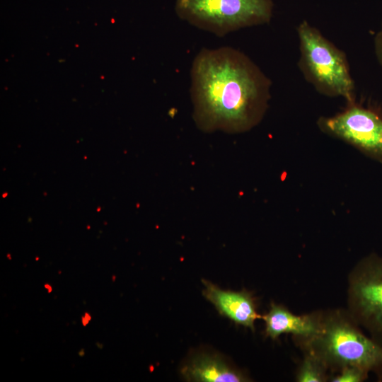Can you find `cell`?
I'll use <instances>...</instances> for the list:
<instances>
[{
  "instance_id": "obj_1",
  "label": "cell",
  "mask_w": 382,
  "mask_h": 382,
  "mask_svg": "<svg viewBox=\"0 0 382 382\" xmlns=\"http://www.w3.org/2000/svg\"><path fill=\"white\" fill-rule=\"evenodd\" d=\"M271 80L243 52L231 47L202 48L190 69L192 117L204 132H248L263 119Z\"/></svg>"
},
{
  "instance_id": "obj_2",
  "label": "cell",
  "mask_w": 382,
  "mask_h": 382,
  "mask_svg": "<svg viewBox=\"0 0 382 382\" xmlns=\"http://www.w3.org/2000/svg\"><path fill=\"white\" fill-rule=\"evenodd\" d=\"M303 343L328 368L354 366L382 374V342L364 335L349 313L322 316L318 332Z\"/></svg>"
},
{
  "instance_id": "obj_3",
  "label": "cell",
  "mask_w": 382,
  "mask_h": 382,
  "mask_svg": "<svg viewBox=\"0 0 382 382\" xmlns=\"http://www.w3.org/2000/svg\"><path fill=\"white\" fill-rule=\"evenodd\" d=\"M296 32L298 66L304 79L322 95L342 97L348 104L355 103V85L345 53L305 20Z\"/></svg>"
},
{
  "instance_id": "obj_4",
  "label": "cell",
  "mask_w": 382,
  "mask_h": 382,
  "mask_svg": "<svg viewBox=\"0 0 382 382\" xmlns=\"http://www.w3.org/2000/svg\"><path fill=\"white\" fill-rule=\"evenodd\" d=\"M273 8L272 0H176L175 4L178 18L217 37L268 23Z\"/></svg>"
},
{
  "instance_id": "obj_5",
  "label": "cell",
  "mask_w": 382,
  "mask_h": 382,
  "mask_svg": "<svg viewBox=\"0 0 382 382\" xmlns=\"http://www.w3.org/2000/svg\"><path fill=\"white\" fill-rule=\"evenodd\" d=\"M349 314L371 337L382 342V257L361 260L349 277Z\"/></svg>"
},
{
  "instance_id": "obj_6",
  "label": "cell",
  "mask_w": 382,
  "mask_h": 382,
  "mask_svg": "<svg viewBox=\"0 0 382 382\" xmlns=\"http://www.w3.org/2000/svg\"><path fill=\"white\" fill-rule=\"evenodd\" d=\"M318 128L382 163V115L355 103L331 117H320Z\"/></svg>"
},
{
  "instance_id": "obj_7",
  "label": "cell",
  "mask_w": 382,
  "mask_h": 382,
  "mask_svg": "<svg viewBox=\"0 0 382 382\" xmlns=\"http://www.w3.org/2000/svg\"><path fill=\"white\" fill-rule=\"evenodd\" d=\"M204 297L216 308L218 313L233 321L255 330V321L261 318L256 311L253 294L243 289L240 291L224 290L211 282L202 279Z\"/></svg>"
},
{
  "instance_id": "obj_8",
  "label": "cell",
  "mask_w": 382,
  "mask_h": 382,
  "mask_svg": "<svg viewBox=\"0 0 382 382\" xmlns=\"http://www.w3.org/2000/svg\"><path fill=\"white\" fill-rule=\"evenodd\" d=\"M261 318L265 323L266 337L275 340L282 335L291 334L303 342L318 332L322 316H297L284 306L272 303L269 311Z\"/></svg>"
},
{
  "instance_id": "obj_9",
  "label": "cell",
  "mask_w": 382,
  "mask_h": 382,
  "mask_svg": "<svg viewBox=\"0 0 382 382\" xmlns=\"http://www.w3.org/2000/svg\"><path fill=\"white\" fill-rule=\"evenodd\" d=\"M187 381L244 382L250 378L242 371L232 366L219 354L199 352L189 359L180 370Z\"/></svg>"
},
{
  "instance_id": "obj_10",
  "label": "cell",
  "mask_w": 382,
  "mask_h": 382,
  "mask_svg": "<svg viewBox=\"0 0 382 382\" xmlns=\"http://www.w3.org/2000/svg\"><path fill=\"white\" fill-rule=\"evenodd\" d=\"M325 363L315 354L307 352L296 374L298 382H324L328 380Z\"/></svg>"
},
{
  "instance_id": "obj_11",
  "label": "cell",
  "mask_w": 382,
  "mask_h": 382,
  "mask_svg": "<svg viewBox=\"0 0 382 382\" xmlns=\"http://www.w3.org/2000/svg\"><path fill=\"white\" fill-rule=\"evenodd\" d=\"M369 371L354 366H346L340 369V374L332 378V382H361L368 377Z\"/></svg>"
},
{
  "instance_id": "obj_12",
  "label": "cell",
  "mask_w": 382,
  "mask_h": 382,
  "mask_svg": "<svg viewBox=\"0 0 382 382\" xmlns=\"http://www.w3.org/2000/svg\"><path fill=\"white\" fill-rule=\"evenodd\" d=\"M374 52L376 59L382 68V24L374 40Z\"/></svg>"
},
{
  "instance_id": "obj_13",
  "label": "cell",
  "mask_w": 382,
  "mask_h": 382,
  "mask_svg": "<svg viewBox=\"0 0 382 382\" xmlns=\"http://www.w3.org/2000/svg\"><path fill=\"white\" fill-rule=\"evenodd\" d=\"M91 316L88 313H86L85 316L82 317V323L83 325H86L87 323H88V321L91 320Z\"/></svg>"
},
{
  "instance_id": "obj_14",
  "label": "cell",
  "mask_w": 382,
  "mask_h": 382,
  "mask_svg": "<svg viewBox=\"0 0 382 382\" xmlns=\"http://www.w3.org/2000/svg\"><path fill=\"white\" fill-rule=\"evenodd\" d=\"M378 378V380H379L380 381H382V375H381V376H379Z\"/></svg>"
}]
</instances>
